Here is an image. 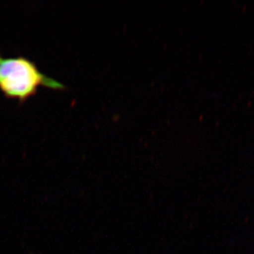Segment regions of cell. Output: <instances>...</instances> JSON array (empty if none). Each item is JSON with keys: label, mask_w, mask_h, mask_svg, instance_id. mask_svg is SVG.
Returning <instances> with one entry per match:
<instances>
[{"label": "cell", "mask_w": 254, "mask_h": 254, "mask_svg": "<svg viewBox=\"0 0 254 254\" xmlns=\"http://www.w3.org/2000/svg\"><path fill=\"white\" fill-rule=\"evenodd\" d=\"M41 87L56 91L66 89L62 82L41 72L36 63L28 58L0 55V92L6 98L25 103Z\"/></svg>", "instance_id": "obj_1"}]
</instances>
